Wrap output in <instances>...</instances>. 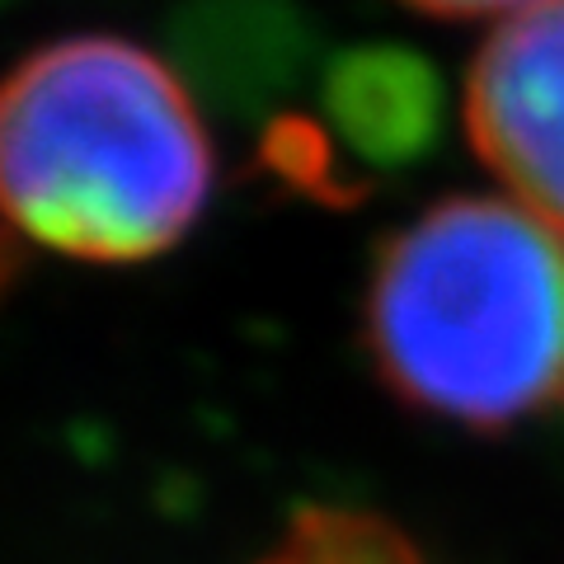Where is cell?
<instances>
[{
	"label": "cell",
	"instance_id": "cell-4",
	"mask_svg": "<svg viewBox=\"0 0 564 564\" xmlns=\"http://www.w3.org/2000/svg\"><path fill=\"white\" fill-rule=\"evenodd\" d=\"M334 122L377 161H395L419 147L433 122L429 70L395 52H362L352 57L329 90Z\"/></svg>",
	"mask_w": 564,
	"mask_h": 564
},
{
	"label": "cell",
	"instance_id": "cell-6",
	"mask_svg": "<svg viewBox=\"0 0 564 564\" xmlns=\"http://www.w3.org/2000/svg\"><path fill=\"white\" fill-rule=\"evenodd\" d=\"M400 6H410L419 14H437V20H480V14H513L522 6H532V0H400Z\"/></svg>",
	"mask_w": 564,
	"mask_h": 564
},
{
	"label": "cell",
	"instance_id": "cell-3",
	"mask_svg": "<svg viewBox=\"0 0 564 564\" xmlns=\"http://www.w3.org/2000/svg\"><path fill=\"white\" fill-rule=\"evenodd\" d=\"M466 137L480 165L564 236V0L503 14L466 70Z\"/></svg>",
	"mask_w": 564,
	"mask_h": 564
},
{
	"label": "cell",
	"instance_id": "cell-2",
	"mask_svg": "<svg viewBox=\"0 0 564 564\" xmlns=\"http://www.w3.org/2000/svg\"><path fill=\"white\" fill-rule=\"evenodd\" d=\"M377 377L480 433L564 410V236L513 198H443L381 240L367 282Z\"/></svg>",
	"mask_w": 564,
	"mask_h": 564
},
{
	"label": "cell",
	"instance_id": "cell-5",
	"mask_svg": "<svg viewBox=\"0 0 564 564\" xmlns=\"http://www.w3.org/2000/svg\"><path fill=\"white\" fill-rule=\"evenodd\" d=\"M263 564H423L395 527L348 508H311Z\"/></svg>",
	"mask_w": 564,
	"mask_h": 564
},
{
	"label": "cell",
	"instance_id": "cell-1",
	"mask_svg": "<svg viewBox=\"0 0 564 564\" xmlns=\"http://www.w3.org/2000/svg\"><path fill=\"white\" fill-rule=\"evenodd\" d=\"M217 161L184 80L151 47L76 33L0 76V221L85 263L174 250Z\"/></svg>",
	"mask_w": 564,
	"mask_h": 564
}]
</instances>
